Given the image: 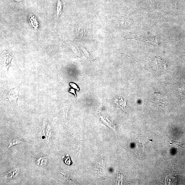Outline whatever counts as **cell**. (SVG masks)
Instances as JSON below:
<instances>
[{
	"instance_id": "6da1fadb",
	"label": "cell",
	"mask_w": 185,
	"mask_h": 185,
	"mask_svg": "<svg viewBox=\"0 0 185 185\" xmlns=\"http://www.w3.org/2000/svg\"><path fill=\"white\" fill-rule=\"evenodd\" d=\"M51 133L50 126L45 121L43 123L42 129L40 133V139L46 142L49 144L51 139Z\"/></svg>"
},
{
	"instance_id": "7a4b0ae2",
	"label": "cell",
	"mask_w": 185,
	"mask_h": 185,
	"mask_svg": "<svg viewBox=\"0 0 185 185\" xmlns=\"http://www.w3.org/2000/svg\"><path fill=\"white\" fill-rule=\"evenodd\" d=\"M8 142L9 143V146L5 152H6L8 149L11 146L22 143H28L27 141H26L25 140L23 139H22L16 136L10 137L9 138Z\"/></svg>"
},
{
	"instance_id": "3957f363",
	"label": "cell",
	"mask_w": 185,
	"mask_h": 185,
	"mask_svg": "<svg viewBox=\"0 0 185 185\" xmlns=\"http://www.w3.org/2000/svg\"><path fill=\"white\" fill-rule=\"evenodd\" d=\"M19 172V170L17 168H15L11 170L5 175L2 177L3 180H9L10 179L15 177L16 176L18 175Z\"/></svg>"
},
{
	"instance_id": "277c9868",
	"label": "cell",
	"mask_w": 185,
	"mask_h": 185,
	"mask_svg": "<svg viewBox=\"0 0 185 185\" xmlns=\"http://www.w3.org/2000/svg\"><path fill=\"white\" fill-rule=\"evenodd\" d=\"M48 157V156H40L36 158V163L37 166L43 167L47 164Z\"/></svg>"
},
{
	"instance_id": "5b68a950",
	"label": "cell",
	"mask_w": 185,
	"mask_h": 185,
	"mask_svg": "<svg viewBox=\"0 0 185 185\" xmlns=\"http://www.w3.org/2000/svg\"><path fill=\"white\" fill-rule=\"evenodd\" d=\"M62 4L60 0H58V3L57 4V13L58 16H59L60 14L62 12Z\"/></svg>"
},
{
	"instance_id": "8992f818",
	"label": "cell",
	"mask_w": 185,
	"mask_h": 185,
	"mask_svg": "<svg viewBox=\"0 0 185 185\" xmlns=\"http://www.w3.org/2000/svg\"><path fill=\"white\" fill-rule=\"evenodd\" d=\"M70 85L72 87H73L74 88L77 89V90L78 91H79V89L78 88L77 86L76 85H75V84H74V83H70Z\"/></svg>"
}]
</instances>
